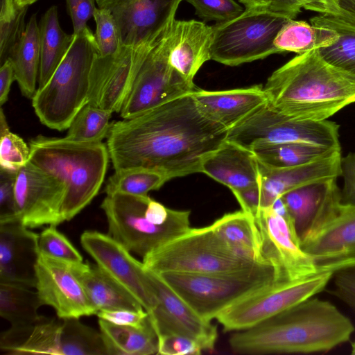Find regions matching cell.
<instances>
[{"label":"cell","mask_w":355,"mask_h":355,"mask_svg":"<svg viewBox=\"0 0 355 355\" xmlns=\"http://www.w3.org/2000/svg\"><path fill=\"white\" fill-rule=\"evenodd\" d=\"M228 130L204 116L191 94L129 119L114 121L107 137L115 171L143 168L168 180L200 173Z\"/></svg>","instance_id":"cell-1"},{"label":"cell","mask_w":355,"mask_h":355,"mask_svg":"<svg viewBox=\"0 0 355 355\" xmlns=\"http://www.w3.org/2000/svg\"><path fill=\"white\" fill-rule=\"evenodd\" d=\"M355 327L330 302L311 297L250 328L234 331L239 354L327 352L348 342Z\"/></svg>","instance_id":"cell-2"},{"label":"cell","mask_w":355,"mask_h":355,"mask_svg":"<svg viewBox=\"0 0 355 355\" xmlns=\"http://www.w3.org/2000/svg\"><path fill=\"white\" fill-rule=\"evenodd\" d=\"M263 89L272 108L303 120H327L355 103V80L327 63L317 50L297 54L278 68Z\"/></svg>","instance_id":"cell-3"},{"label":"cell","mask_w":355,"mask_h":355,"mask_svg":"<svg viewBox=\"0 0 355 355\" xmlns=\"http://www.w3.org/2000/svg\"><path fill=\"white\" fill-rule=\"evenodd\" d=\"M28 146L29 162L64 184L62 217L64 221L71 220L92 202L103 184L110 159L107 144L40 135Z\"/></svg>","instance_id":"cell-4"},{"label":"cell","mask_w":355,"mask_h":355,"mask_svg":"<svg viewBox=\"0 0 355 355\" xmlns=\"http://www.w3.org/2000/svg\"><path fill=\"white\" fill-rule=\"evenodd\" d=\"M108 234L142 258L190 228V211L166 207L148 196L106 195Z\"/></svg>","instance_id":"cell-5"},{"label":"cell","mask_w":355,"mask_h":355,"mask_svg":"<svg viewBox=\"0 0 355 355\" xmlns=\"http://www.w3.org/2000/svg\"><path fill=\"white\" fill-rule=\"evenodd\" d=\"M98 49L87 26L74 35L71 44L49 81L31 98L40 122L63 131L80 110L88 103L90 74Z\"/></svg>","instance_id":"cell-6"},{"label":"cell","mask_w":355,"mask_h":355,"mask_svg":"<svg viewBox=\"0 0 355 355\" xmlns=\"http://www.w3.org/2000/svg\"><path fill=\"white\" fill-rule=\"evenodd\" d=\"M159 275L178 295L207 321L216 320L223 311L236 302L275 281L274 268L265 263L230 272Z\"/></svg>","instance_id":"cell-7"},{"label":"cell","mask_w":355,"mask_h":355,"mask_svg":"<svg viewBox=\"0 0 355 355\" xmlns=\"http://www.w3.org/2000/svg\"><path fill=\"white\" fill-rule=\"evenodd\" d=\"M79 319L44 316L33 324L11 326L1 334L0 349L12 355H108L101 331Z\"/></svg>","instance_id":"cell-8"},{"label":"cell","mask_w":355,"mask_h":355,"mask_svg":"<svg viewBox=\"0 0 355 355\" xmlns=\"http://www.w3.org/2000/svg\"><path fill=\"white\" fill-rule=\"evenodd\" d=\"M291 19L266 7L249 8L238 17L212 26L211 60L238 66L280 53L275 40Z\"/></svg>","instance_id":"cell-9"},{"label":"cell","mask_w":355,"mask_h":355,"mask_svg":"<svg viewBox=\"0 0 355 355\" xmlns=\"http://www.w3.org/2000/svg\"><path fill=\"white\" fill-rule=\"evenodd\" d=\"M146 270L155 273H217L250 268L257 263L231 255L209 225L191 227L144 257Z\"/></svg>","instance_id":"cell-10"},{"label":"cell","mask_w":355,"mask_h":355,"mask_svg":"<svg viewBox=\"0 0 355 355\" xmlns=\"http://www.w3.org/2000/svg\"><path fill=\"white\" fill-rule=\"evenodd\" d=\"M339 125L329 121L297 119L268 103L228 131L227 140L247 149L284 143H302L340 148Z\"/></svg>","instance_id":"cell-11"},{"label":"cell","mask_w":355,"mask_h":355,"mask_svg":"<svg viewBox=\"0 0 355 355\" xmlns=\"http://www.w3.org/2000/svg\"><path fill=\"white\" fill-rule=\"evenodd\" d=\"M331 272L293 282L273 281L223 311L216 318L224 331L250 328L322 291Z\"/></svg>","instance_id":"cell-12"},{"label":"cell","mask_w":355,"mask_h":355,"mask_svg":"<svg viewBox=\"0 0 355 355\" xmlns=\"http://www.w3.org/2000/svg\"><path fill=\"white\" fill-rule=\"evenodd\" d=\"M171 26L146 54L120 111L122 119L135 116L196 89L169 62Z\"/></svg>","instance_id":"cell-13"},{"label":"cell","mask_w":355,"mask_h":355,"mask_svg":"<svg viewBox=\"0 0 355 355\" xmlns=\"http://www.w3.org/2000/svg\"><path fill=\"white\" fill-rule=\"evenodd\" d=\"M261 237L263 261L274 268L275 281L293 282L320 273L313 259L302 248L290 215L270 206L254 218Z\"/></svg>","instance_id":"cell-14"},{"label":"cell","mask_w":355,"mask_h":355,"mask_svg":"<svg viewBox=\"0 0 355 355\" xmlns=\"http://www.w3.org/2000/svg\"><path fill=\"white\" fill-rule=\"evenodd\" d=\"M80 243L96 264L127 289L147 312L157 306L158 300L148 270L121 243L96 230L85 231Z\"/></svg>","instance_id":"cell-15"},{"label":"cell","mask_w":355,"mask_h":355,"mask_svg":"<svg viewBox=\"0 0 355 355\" xmlns=\"http://www.w3.org/2000/svg\"><path fill=\"white\" fill-rule=\"evenodd\" d=\"M302 249L320 272L355 265V206L340 203L320 225L300 239Z\"/></svg>","instance_id":"cell-16"},{"label":"cell","mask_w":355,"mask_h":355,"mask_svg":"<svg viewBox=\"0 0 355 355\" xmlns=\"http://www.w3.org/2000/svg\"><path fill=\"white\" fill-rule=\"evenodd\" d=\"M64 184L29 161L17 171L15 198L18 221L28 228L64 222Z\"/></svg>","instance_id":"cell-17"},{"label":"cell","mask_w":355,"mask_h":355,"mask_svg":"<svg viewBox=\"0 0 355 355\" xmlns=\"http://www.w3.org/2000/svg\"><path fill=\"white\" fill-rule=\"evenodd\" d=\"M183 0H96L109 10L119 28L123 46L153 42L173 25Z\"/></svg>","instance_id":"cell-18"},{"label":"cell","mask_w":355,"mask_h":355,"mask_svg":"<svg viewBox=\"0 0 355 355\" xmlns=\"http://www.w3.org/2000/svg\"><path fill=\"white\" fill-rule=\"evenodd\" d=\"M148 272L158 300L157 306L148 312L157 338L178 334L194 340L202 351L213 350L218 338L216 326L200 317L159 274Z\"/></svg>","instance_id":"cell-19"},{"label":"cell","mask_w":355,"mask_h":355,"mask_svg":"<svg viewBox=\"0 0 355 355\" xmlns=\"http://www.w3.org/2000/svg\"><path fill=\"white\" fill-rule=\"evenodd\" d=\"M35 288L41 304L51 306L59 318L96 315L82 285L67 263L40 254Z\"/></svg>","instance_id":"cell-20"},{"label":"cell","mask_w":355,"mask_h":355,"mask_svg":"<svg viewBox=\"0 0 355 355\" xmlns=\"http://www.w3.org/2000/svg\"><path fill=\"white\" fill-rule=\"evenodd\" d=\"M38 235L18 221L0 224V283L35 287Z\"/></svg>","instance_id":"cell-21"},{"label":"cell","mask_w":355,"mask_h":355,"mask_svg":"<svg viewBox=\"0 0 355 355\" xmlns=\"http://www.w3.org/2000/svg\"><path fill=\"white\" fill-rule=\"evenodd\" d=\"M336 180L330 178L310 182L281 196L300 239L324 221L341 203Z\"/></svg>","instance_id":"cell-22"},{"label":"cell","mask_w":355,"mask_h":355,"mask_svg":"<svg viewBox=\"0 0 355 355\" xmlns=\"http://www.w3.org/2000/svg\"><path fill=\"white\" fill-rule=\"evenodd\" d=\"M191 94L204 116L228 130L268 103L267 94L261 85L219 91L196 87Z\"/></svg>","instance_id":"cell-23"},{"label":"cell","mask_w":355,"mask_h":355,"mask_svg":"<svg viewBox=\"0 0 355 355\" xmlns=\"http://www.w3.org/2000/svg\"><path fill=\"white\" fill-rule=\"evenodd\" d=\"M212 26L195 19H175L171 26L169 62L188 83L211 58Z\"/></svg>","instance_id":"cell-24"},{"label":"cell","mask_w":355,"mask_h":355,"mask_svg":"<svg viewBox=\"0 0 355 355\" xmlns=\"http://www.w3.org/2000/svg\"><path fill=\"white\" fill-rule=\"evenodd\" d=\"M341 152L307 164L285 168L259 164L262 209L270 207L285 193L304 184L340 176Z\"/></svg>","instance_id":"cell-25"},{"label":"cell","mask_w":355,"mask_h":355,"mask_svg":"<svg viewBox=\"0 0 355 355\" xmlns=\"http://www.w3.org/2000/svg\"><path fill=\"white\" fill-rule=\"evenodd\" d=\"M230 191L259 183V164L253 152L226 140L202 163L201 171Z\"/></svg>","instance_id":"cell-26"},{"label":"cell","mask_w":355,"mask_h":355,"mask_svg":"<svg viewBox=\"0 0 355 355\" xmlns=\"http://www.w3.org/2000/svg\"><path fill=\"white\" fill-rule=\"evenodd\" d=\"M97 313L101 311L144 309L139 302L98 264L68 263Z\"/></svg>","instance_id":"cell-27"},{"label":"cell","mask_w":355,"mask_h":355,"mask_svg":"<svg viewBox=\"0 0 355 355\" xmlns=\"http://www.w3.org/2000/svg\"><path fill=\"white\" fill-rule=\"evenodd\" d=\"M209 227L216 239L234 257L249 262L267 263L262 258L261 237L255 218L250 214L243 210L227 213Z\"/></svg>","instance_id":"cell-28"},{"label":"cell","mask_w":355,"mask_h":355,"mask_svg":"<svg viewBox=\"0 0 355 355\" xmlns=\"http://www.w3.org/2000/svg\"><path fill=\"white\" fill-rule=\"evenodd\" d=\"M155 41L143 43L135 46H122L103 89L98 104L99 107L111 110L112 112H120L130 92L137 72Z\"/></svg>","instance_id":"cell-29"},{"label":"cell","mask_w":355,"mask_h":355,"mask_svg":"<svg viewBox=\"0 0 355 355\" xmlns=\"http://www.w3.org/2000/svg\"><path fill=\"white\" fill-rule=\"evenodd\" d=\"M310 22L336 33L332 44L317 51L327 63L355 80V20L340 15L318 14Z\"/></svg>","instance_id":"cell-30"},{"label":"cell","mask_w":355,"mask_h":355,"mask_svg":"<svg viewBox=\"0 0 355 355\" xmlns=\"http://www.w3.org/2000/svg\"><path fill=\"white\" fill-rule=\"evenodd\" d=\"M8 59L12 64L15 80L21 94L32 98L37 91L40 66V26L35 14L31 17Z\"/></svg>","instance_id":"cell-31"},{"label":"cell","mask_w":355,"mask_h":355,"mask_svg":"<svg viewBox=\"0 0 355 355\" xmlns=\"http://www.w3.org/2000/svg\"><path fill=\"white\" fill-rule=\"evenodd\" d=\"M108 355L157 354L158 338L151 322L136 327L112 324L98 318Z\"/></svg>","instance_id":"cell-32"},{"label":"cell","mask_w":355,"mask_h":355,"mask_svg":"<svg viewBox=\"0 0 355 355\" xmlns=\"http://www.w3.org/2000/svg\"><path fill=\"white\" fill-rule=\"evenodd\" d=\"M40 66L38 88L49 81L67 54L74 35L66 33L60 27L58 8L51 6L42 16L40 24Z\"/></svg>","instance_id":"cell-33"},{"label":"cell","mask_w":355,"mask_h":355,"mask_svg":"<svg viewBox=\"0 0 355 355\" xmlns=\"http://www.w3.org/2000/svg\"><path fill=\"white\" fill-rule=\"evenodd\" d=\"M262 165L275 168L299 166L331 156L340 148L302 143H284L259 146L251 150Z\"/></svg>","instance_id":"cell-34"},{"label":"cell","mask_w":355,"mask_h":355,"mask_svg":"<svg viewBox=\"0 0 355 355\" xmlns=\"http://www.w3.org/2000/svg\"><path fill=\"white\" fill-rule=\"evenodd\" d=\"M336 39V33L330 28L316 26L305 21L290 19L278 33L274 44L280 53L302 54L328 46Z\"/></svg>","instance_id":"cell-35"},{"label":"cell","mask_w":355,"mask_h":355,"mask_svg":"<svg viewBox=\"0 0 355 355\" xmlns=\"http://www.w3.org/2000/svg\"><path fill=\"white\" fill-rule=\"evenodd\" d=\"M31 288L8 283H0V316L11 326L33 324L44 316L38 314L42 306L37 291Z\"/></svg>","instance_id":"cell-36"},{"label":"cell","mask_w":355,"mask_h":355,"mask_svg":"<svg viewBox=\"0 0 355 355\" xmlns=\"http://www.w3.org/2000/svg\"><path fill=\"white\" fill-rule=\"evenodd\" d=\"M168 180L162 174L150 169L130 168L115 171L107 182L106 195L121 193L148 196V192L158 190Z\"/></svg>","instance_id":"cell-37"},{"label":"cell","mask_w":355,"mask_h":355,"mask_svg":"<svg viewBox=\"0 0 355 355\" xmlns=\"http://www.w3.org/2000/svg\"><path fill=\"white\" fill-rule=\"evenodd\" d=\"M112 113L99 106L86 104L73 118L65 137L79 142H102L107 137Z\"/></svg>","instance_id":"cell-38"},{"label":"cell","mask_w":355,"mask_h":355,"mask_svg":"<svg viewBox=\"0 0 355 355\" xmlns=\"http://www.w3.org/2000/svg\"><path fill=\"white\" fill-rule=\"evenodd\" d=\"M28 6L17 0H1L0 11V62L2 64L20 39L26 26L24 18Z\"/></svg>","instance_id":"cell-39"},{"label":"cell","mask_w":355,"mask_h":355,"mask_svg":"<svg viewBox=\"0 0 355 355\" xmlns=\"http://www.w3.org/2000/svg\"><path fill=\"white\" fill-rule=\"evenodd\" d=\"M0 168L18 171L28 161L30 147L10 131L3 108L0 111Z\"/></svg>","instance_id":"cell-40"},{"label":"cell","mask_w":355,"mask_h":355,"mask_svg":"<svg viewBox=\"0 0 355 355\" xmlns=\"http://www.w3.org/2000/svg\"><path fill=\"white\" fill-rule=\"evenodd\" d=\"M39 253L44 257L68 263L83 261L78 250L58 229L56 225H49L38 235Z\"/></svg>","instance_id":"cell-41"},{"label":"cell","mask_w":355,"mask_h":355,"mask_svg":"<svg viewBox=\"0 0 355 355\" xmlns=\"http://www.w3.org/2000/svg\"><path fill=\"white\" fill-rule=\"evenodd\" d=\"M94 18L96 24L95 37L98 55L101 57L116 55L123 45L119 28L113 15L106 9L96 8Z\"/></svg>","instance_id":"cell-42"},{"label":"cell","mask_w":355,"mask_h":355,"mask_svg":"<svg viewBox=\"0 0 355 355\" xmlns=\"http://www.w3.org/2000/svg\"><path fill=\"white\" fill-rule=\"evenodd\" d=\"M184 1L193 6L196 14L205 21L225 22L238 17L244 11L234 0Z\"/></svg>","instance_id":"cell-43"},{"label":"cell","mask_w":355,"mask_h":355,"mask_svg":"<svg viewBox=\"0 0 355 355\" xmlns=\"http://www.w3.org/2000/svg\"><path fill=\"white\" fill-rule=\"evenodd\" d=\"M266 8L284 14L292 19H294L302 9L319 14L339 15L334 0H267Z\"/></svg>","instance_id":"cell-44"},{"label":"cell","mask_w":355,"mask_h":355,"mask_svg":"<svg viewBox=\"0 0 355 355\" xmlns=\"http://www.w3.org/2000/svg\"><path fill=\"white\" fill-rule=\"evenodd\" d=\"M17 175V171L0 168V224L18 221L15 198Z\"/></svg>","instance_id":"cell-45"},{"label":"cell","mask_w":355,"mask_h":355,"mask_svg":"<svg viewBox=\"0 0 355 355\" xmlns=\"http://www.w3.org/2000/svg\"><path fill=\"white\" fill-rule=\"evenodd\" d=\"M202 349L194 340L178 334H168L158 337L157 354L199 355Z\"/></svg>","instance_id":"cell-46"},{"label":"cell","mask_w":355,"mask_h":355,"mask_svg":"<svg viewBox=\"0 0 355 355\" xmlns=\"http://www.w3.org/2000/svg\"><path fill=\"white\" fill-rule=\"evenodd\" d=\"M334 289L330 293L355 311V265L336 272Z\"/></svg>","instance_id":"cell-47"},{"label":"cell","mask_w":355,"mask_h":355,"mask_svg":"<svg viewBox=\"0 0 355 355\" xmlns=\"http://www.w3.org/2000/svg\"><path fill=\"white\" fill-rule=\"evenodd\" d=\"M96 315L99 319L121 326L141 327L149 322L148 313L145 309L101 311H98Z\"/></svg>","instance_id":"cell-48"},{"label":"cell","mask_w":355,"mask_h":355,"mask_svg":"<svg viewBox=\"0 0 355 355\" xmlns=\"http://www.w3.org/2000/svg\"><path fill=\"white\" fill-rule=\"evenodd\" d=\"M66 2L73 24V34L76 35L88 26L87 22L94 17L96 0H66Z\"/></svg>","instance_id":"cell-49"},{"label":"cell","mask_w":355,"mask_h":355,"mask_svg":"<svg viewBox=\"0 0 355 355\" xmlns=\"http://www.w3.org/2000/svg\"><path fill=\"white\" fill-rule=\"evenodd\" d=\"M340 176L343 187L340 190L341 202L355 206V153H349L340 159Z\"/></svg>","instance_id":"cell-50"},{"label":"cell","mask_w":355,"mask_h":355,"mask_svg":"<svg viewBox=\"0 0 355 355\" xmlns=\"http://www.w3.org/2000/svg\"><path fill=\"white\" fill-rule=\"evenodd\" d=\"M239 203L241 210L255 218L262 209L259 183L241 189L231 191Z\"/></svg>","instance_id":"cell-51"},{"label":"cell","mask_w":355,"mask_h":355,"mask_svg":"<svg viewBox=\"0 0 355 355\" xmlns=\"http://www.w3.org/2000/svg\"><path fill=\"white\" fill-rule=\"evenodd\" d=\"M15 80L14 69L11 61L7 59L0 68V105L8 101L11 85Z\"/></svg>","instance_id":"cell-52"},{"label":"cell","mask_w":355,"mask_h":355,"mask_svg":"<svg viewBox=\"0 0 355 355\" xmlns=\"http://www.w3.org/2000/svg\"><path fill=\"white\" fill-rule=\"evenodd\" d=\"M339 15L355 20V0H334Z\"/></svg>","instance_id":"cell-53"},{"label":"cell","mask_w":355,"mask_h":355,"mask_svg":"<svg viewBox=\"0 0 355 355\" xmlns=\"http://www.w3.org/2000/svg\"><path fill=\"white\" fill-rule=\"evenodd\" d=\"M245 8H255L267 6V0H239Z\"/></svg>","instance_id":"cell-54"},{"label":"cell","mask_w":355,"mask_h":355,"mask_svg":"<svg viewBox=\"0 0 355 355\" xmlns=\"http://www.w3.org/2000/svg\"><path fill=\"white\" fill-rule=\"evenodd\" d=\"M37 0H17L19 4L21 6H29L34 2H35Z\"/></svg>","instance_id":"cell-55"},{"label":"cell","mask_w":355,"mask_h":355,"mask_svg":"<svg viewBox=\"0 0 355 355\" xmlns=\"http://www.w3.org/2000/svg\"><path fill=\"white\" fill-rule=\"evenodd\" d=\"M352 354L355 355V341L352 343Z\"/></svg>","instance_id":"cell-56"}]
</instances>
